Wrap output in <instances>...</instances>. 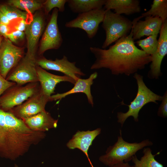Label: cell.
<instances>
[{
    "mask_svg": "<svg viewBox=\"0 0 167 167\" xmlns=\"http://www.w3.org/2000/svg\"><path fill=\"white\" fill-rule=\"evenodd\" d=\"M105 12V10L102 8L78 14L76 18L66 22L65 26L67 28L82 29L86 32L89 39H92L97 33Z\"/></svg>",
    "mask_w": 167,
    "mask_h": 167,
    "instance_id": "obj_6",
    "label": "cell"
},
{
    "mask_svg": "<svg viewBox=\"0 0 167 167\" xmlns=\"http://www.w3.org/2000/svg\"><path fill=\"white\" fill-rule=\"evenodd\" d=\"M105 10H113L118 14L130 15L141 12L138 0H106L103 8Z\"/></svg>",
    "mask_w": 167,
    "mask_h": 167,
    "instance_id": "obj_20",
    "label": "cell"
},
{
    "mask_svg": "<svg viewBox=\"0 0 167 167\" xmlns=\"http://www.w3.org/2000/svg\"><path fill=\"white\" fill-rule=\"evenodd\" d=\"M68 0H47L43 3L45 14L48 15L54 8H58V11L63 12L65 9V5Z\"/></svg>",
    "mask_w": 167,
    "mask_h": 167,
    "instance_id": "obj_27",
    "label": "cell"
},
{
    "mask_svg": "<svg viewBox=\"0 0 167 167\" xmlns=\"http://www.w3.org/2000/svg\"><path fill=\"white\" fill-rule=\"evenodd\" d=\"M45 19L43 14H35L28 25L24 32L27 40V51L26 54L36 58V52L39 39L45 27Z\"/></svg>",
    "mask_w": 167,
    "mask_h": 167,
    "instance_id": "obj_14",
    "label": "cell"
},
{
    "mask_svg": "<svg viewBox=\"0 0 167 167\" xmlns=\"http://www.w3.org/2000/svg\"><path fill=\"white\" fill-rule=\"evenodd\" d=\"M58 12V9L55 8L50 16L40 41L39 55L49 49H58L62 44V38L57 23Z\"/></svg>",
    "mask_w": 167,
    "mask_h": 167,
    "instance_id": "obj_10",
    "label": "cell"
},
{
    "mask_svg": "<svg viewBox=\"0 0 167 167\" xmlns=\"http://www.w3.org/2000/svg\"><path fill=\"white\" fill-rule=\"evenodd\" d=\"M120 133V135L118 136L117 142L113 145L109 146L107 148L105 154L99 158L101 162L109 167L130 161L138 151L153 144L148 139L144 140L139 143L128 142L123 139L121 130Z\"/></svg>",
    "mask_w": 167,
    "mask_h": 167,
    "instance_id": "obj_3",
    "label": "cell"
},
{
    "mask_svg": "<svg viewBox=\"0 0 167 167\" xmlns=\"http://www.w3.org/2000/svg\"><path fill=\"white\" fill-rule=\"evenodd\" d=\"M25 35L24 32L16 30L9 34L7 39L12 43L16 44L23 40Z\"/></svg>",
    "mask_w": 167,
    "mask_h": 167,
    "instance_id": "obj_29",
    "label": "cell"
},
{
    "mask_svg": "<svg viewBox=\"0 0 167 167\" xmlns=\"http://www.w3.org/2000/svg\"><path fill=\"white\" fill-rule=\"evenodd\" d=\"M75 62H70L65 55L61 59L56 58L54 60L48 59L43 57L36 61L37 66L42 68L60 72L76 81L80 76H84L85 75L80 68L75 66Z\"/></svg>",
    "mask_w": 167,
    "mask_h": 167,
    "instance_id": "obj_12",
    "label": "cell"
},
{
    "mask_svg": "<svg viewBox=\"0 0 167 167\" xmlns=\"http://www.w3.org/2000/svg\"><path fill=\"white\" fill-rule=\"evenodd\" d=\"M97 73L95 72L91 74L86 79L79 78L76 81L74 87L71 90L66 92L57 93L51 96L52 101H60L62 98L71 94L78 93H83L86 96L89 104L93 106L94 102L93 96L91 92V87L93 83L94 80L97 77Z\"/></svg>",
    "mask_w": 167,
    "mask_h": 167,
    "instance_id": "obj_18",
    "label": "cell"
},
{
    "mask_svg": "<svg viewBox=\"0 0 167 167\" xmlns=\"http://www.w3.org/2000/svg\"><path fill=\"white\" fill-rule=\"evenodd\" d=\"M133 77L136 80L138 86L137 95L128 105V110L126 112H120L117 113L118 122L122 126L127 119L131 116L133 117L135 122H138L139 112L143 106L150 102L157 104L156 101H161L162 98V96L155 93L146 86L142 75L136 73Z\"/></svg>",
    "mask_w": 167,
    "mask_h": 167,
    "instance_id": "obj_4",
    "label": "cell"
},
{
    "mask_svg": "<svg viewBox=\"0 0 167 167\" xmlns=\"http://www.w3.org/2000/svg\"><path fill=\"white\" fill-rule=\"evenodd\" d=\"M161 103L157 111V115L160 117L165 118L167 117V92L166 91L162 96Z\"/></svg>",
    "mask_w": 167,
    "mask_h": 167,
    "instance_id": "obj_28",
    "label": "cell"
},
{
    "mask_svg": "<svg viewBox=\"0 0 167 167\" xmlns=\"http://www.w3.org/2000/svg\"><path fill=\"white\" fill-rule=\"evenodd\" d=\"M10 22V21L6 16L0 10V23L8 25Z\"/></svg>",
    "mask_w": 167,
    "mask_h": 167,
    "instance_id": "obj_33",
    "label": "cell"
},
{
    "mask_svg": "<svg viewBox=\"0 0 167 167\" xmlns=\"http://www.w3.org/2000/svg\"><path fill=\"white\" fill-rule=\"evenodd\" d=\"M14 167H18L17 165H15Z\"/></svg>",
    "mask_w": 167,
    "mask_h": 167,
    "instance_id": "obj_36",
    "label": "cell"
},
{
    "mask_svg": "<svg viewBox=\"0 0 167 167\" xmlns=\"http://www.w3.org/2000/svg\"><path fill=\"white\" fill-rule=\"evenodd\" d=\"M23 54V49L14 45L8 39H3L0 47V74L4 78L21 60Z\"/></svg>",
    "mask_w": 167,
    "mask_h": 167,
    "instance_id": "obj_11",
    "label": "cell"
},
{
    "mask_svg": "<svg viewBox=\"0 0 167 167\" xmlns=\"http://www.w3.org/2000/svg\"><path fill=\"white\" fill-rule=\"evenodd\" d=\"M40 88L38 82L29 83L25 86H13L0 98V108L9 111L23 103L38 92Z\"/></svg>",
    "mask_w": 167,
    "mask_h": 167,
    "instance_id": "obj_7",
    "label": "cell"
},
{
    "mask_svg": "<svg viewBox=\"0 0 167 167\" xmlns=\"http://www.w3.org/2000/svg\"><path fill=\"white\" fill-rule=\"evenodd\" d=\"M143 155L139 160L136 155H134L131 161L134 164L133 167H164L155 158V155L152 153V150L149 148H144Z\"/></svg>",
    "mask_w": 167,
    "mask_h": 167,
    "instance_id": "obj_23",
    "label": "cell"
},
{
    "mask_svg": "<svg viewBox=\"0 0 167 167\" xmlns=\"http://www.w3.org/2000/svg\"><path fill=\"white\" fill-rule=\"evenodd\" d=\"M159 33L157 49L155 53L151 56L150 69L148 74V77L152 79H158L162 74L161 64L167 54V19L163 22Z\"/></svg>",
    "mask_w": 167,
    "mask_h": 167,
    "instance_id": "obj_13",
    "label": "cell"
},
{
    "mask_svg": "<svg viewBox=\"0 0 167 167\" xmlns=\"http://www.w3.org/2000/svg\"><path fill=\"white\" fill-rule=\"evenodd\" d=\"M157 34L148 36L147 38L137 41L136 43L146 53L151 56L156 51L157 44Z\"/></svg>",
    "mask_w": 167,
    "mask_h": 167,
    "instance_id": "obj_25",
    "label": "cell"
},
{
    "mask_svg": "<svg viewBox=\"0 0 167 167\" xmlns=\"http://www.w3.org/2000/svg\"><path fill=\"white\" fill-rule=\"evenodd\" d=\"M36 58L26 54L8 76L6 79L21 86L27 83L38 82Z\"/></svg>",
    "mask_w": 167,
    "mask_h": 167,
    "instance_id": "obj_9",
    "label": "cell"
},
{
    "mask_svg": "<svg viewBox=\"0 0 167 167\" xmlns=\"http://www.w3.org/2000/svg\"><path fill=\"white\" fill-rule=\"evenodd\" d=\"M22 120L31 130L42 132L56 128L58 122V119H54L46 110Z\"/></svg>",
    "mask_w": 167,
    "mask_h": 167,
    "instance_id": "obj_19",
    "label": "cell"
},
{
    "mask_svg": "<svg viewBox=\"0 0 167 167\" xmlns=\"http://www.w3.org/2000/svg\"><path fill=\"white\" fill-rule=\"evenodd\" d=\"M9 30V28L8 25L0 23V36L7 39Z\"/></svg>",
    "mask_w": 167,
    "mask_h": 167,
    "instance_id": "obj_31",
    "label": "cell"
},
{
    "mask_svg": "<svg viewBox=\"0 0 167 167\" xmlns=\"http://www.w3.org/2000/svg\"><path fill=\"white\" fill-rule=\"evenodd\" d=\"M149 16L158 17L161 19L163 22L167 19V0H154L150 9L135 19L138 21L143 17Z\"/></svg>",
    "mask_w": 167,
    "mask_h": 167,
    "instance_id": "obj_22",
    "label": "cell"
},
{
    "mask_svg": "<svg viewBox=\"0 0 167 167\" xmlns=\"http://www.w3.org/2000/svg\"><path fill=\"white\" fill-rule=\"evenodd\" d=\"M106 0H68L70 10L78 14L103 8Z\"/></svg>",
    "mask_w": 167,
    "mask_h": 167,
    "instance_id": "obj_21",
    "label": "cell"
},
{
    "mask_svg": "<svg viewBox=\"0 0 167 167\" xmlns=\"http://www.w3.org/2000/svg\"><path fill=\"white\" fill-rule=\"evenodd\" d=\"M132 22L133 38L134 41L145 36L158 35L163 21L158 17L149 16L145 17L144 20L136 21L134 19Z\"/></svg>",
    "mask_w": 167,
    "mask_h": 167,
    "instance_id": "obj_15",
    "label": "cell"
},
{
    "mask_svg": "<svg viewBox=\"0 0 167 167\" xmlns=\"http://www.w3.org/2000/svg\"><path fill=\"white\" fill-rule=\"evenodd\" d=\"M134 41L131 29L129 34L120 38L108 49L90 47L96 58L90 69L105 68L113 75L128 76L144 69L151 62L152 57L138 48Z\"/></svg>",
    "mask_w": 167,
    "mask_h": 167,
    "instance_id": "obj_1",
    "label": "cell"
},
{
    "mask_svg": "<svg viewBox=\"0 0 167 167\" xmlns=\"http://www.w3.org/2000/svg\"><path fill=\"white\" fill-rule=\"evenodd\" d=\"M3 39L2 37L0 36V47L1 46Z\"/></svg>",
    "mask_w": 167,
    "mask_h": 167,
    "instance_id": "obj_35",
    "label": "cell"
},
{
    "mask_svg": "<svg viewBox=\"0 0 167 167\" xmlns=\"http://www.w3.org/2000/svg\"><path fill=\"white\" fill-rule=\"evenodd\" d=\"M101 129L97 128L90 131H77L66 144L71 149L77 148L83 152L89 161L88 151L95 138L101 132Z\"/></svg>",
    "mask_w": 167,
    "mask_h": 167,
    "instance_id": "obj_17",
    "label": "cell"
},
{
    "mask_svg": "<svg viewBox=\"0 0 167 167\" xmlns=\"http://www.w3.org/2000/svg\"><path fill=\"white\" fill-rule=\"evenodd\" d=\"M46 136L30 129L23 120L0 108V157L15 160Z\"/></svg>",
    "mask_w": 167,
    "mask_h": 167,
    "instance_id": "obj_2",
    "label": "cell"
},
{
    "mask_svg": "<svg viewBox=\"0 0 167 167\" xmlns=\"http://www.w3.org/2000/svg\"><path fill=\"white\" fill-rule=\"evenodd\" d=\"M51 97L44 94L40 88L38 92L26 101L9 111L22 120L30 117L45 110L46 104L48 102L52 101Z\"/></svg>",
    "mask_w": 167,
    "mask_h": 167,
    "instance_id": "obj_8",
    "label": "cell"
},
{
    "mask_svg": "<svg viewBox=\"0 0 167 167\" xmlns=\"http://www.w3.org/2000/svg\"><path fill=\"white\" fill-rule=\"evenodd\" d=\"M109 167H133L128 162H122Z\"/></svg>",
    "mask_w": 167,
    "mask_h": 167,
    "instance_id": "obj_34",
    "label": "cell"
},
{
    "mask_svg": "<svg viewBox=\"0 0 167 167\" xmlns=\"http://www.w3.org/2000/svg\"><path fill=\"white\" fill-rule=\"evenodd\" d=\"M102 27L105 33V38L102 49H105L123 36L128 35L133 27L132 21L128 18L105 10Z\"/></svg>",
    "mask_w": 167,
    "mask_h": 167,
    "instance_id": "obj_5",
    "label": "cell"
},
{
    "mask_svg": "<svg viewBox=\"0 0 167 167\" xmlns=\"http://www.w3.org/2000/svg\"><path fill=\"white\" fill-rule=\"evenodd\" d=\"M15 84V83L7 80L0 74V96L6 90Z\"/></svg>",
    "mask_w": 167,
    "mask_h": 167,
    "instance_id": "obj_30",
    "label": "cell"
},
{
    "mask_svg": "<svg viewBox=\"0 0 167 167\" xmlns=\"http://www.w3.org/2000/svg\"><path fill=\"white\" fill-rule=\"evenodd\" d=\"M36 70L41 90L44 94L48 97H50L51 95L55 93V87L60 82H67L74 84L76 82L74 79L69 76L53 74L38 66Z\"/></svg>",
    "mask_w": 167,
    "mask_h": 167,
    "instance_id": "obj_16",
    "label": "cell"
},
{
    "mask_svg": "<svg viewBox=\"0 0 167 167\" xmlns=\"http://www.w3.org/2000/svg\"><path fill=\"white\" fill-rule=\"evenodd\" d=\"M28 24L26 20L22 19L18 24L15 27V28L16 30L24 32L26 29Z\"/></svg>",
    "mask_w": 167,
    "mask_h": 167,
    "instance_id": "obj_32",
    "label": "cell"
},
{
    "mask_svg": "<svg viewBox=\"0 0 167 167\" xmlns=\"http://www.w3.org/2000/svg\"><path fill=\"white\" fill-rule=\"evenodd\" d=\"M0 10L10 21L17 18L26 20L28 17V13L27 12L22 11L17 8L8 4L0 5Z\"/></svg>",
    "mask_w": 167,
    "mask_h": 167,
    "instance_id": "obj_26",
    "label": "cell"
},
{
    "mask_svg": "<svg viewBox=\"0 0 167 167\" xmlns=\"http://www.w3.org/2000/svg\"><path fill=\"white\" fill-rule=\"evenodd\" d=\"M7 4L28 13H33L43 7V3L34 0H9Z\"/></svg>",
    "mask_w": 167,
    "mask_h": 167,
    "instance_id": "obj_24",
    "label": "cell"
}]
</instances>
